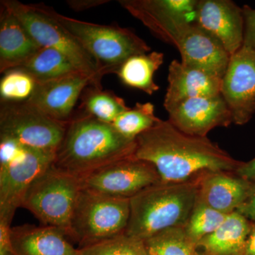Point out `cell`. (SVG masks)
Returning a JSON list of instances; mask_svg holds the SVG:
<instances>
[{
    "mask_svg": "<svg viewBox=\"0 0 255 255\" xmlns=\"http://www.w3.org/2000/svg\"><path fill=\"white\" fill-rule=\"evenodd\" d=\"M160 120L155 116L154 105L146 102L136 103L133 108L120 114L112 124L121 135L134 141L139 135Z\"/></svg>",
    "mask_w": 255,
    "mask_h": 255,
    "instance_id": "cell-26",
    "label": "cell"
},
{
    "mask_svg": "<svg viewBox=\"0 0 255 255\" xmlns=\"http://www.w3.org/2000/svg\"><path fill=\"white\" fill-rule=\"evenodd\" d=\"M52 13L93 58L102 78L117 73L130 57L150 52L146 42L129 28L80 21L53 9Z\"/></svg>",
    "mask_w": 255,
    "mask_h": 255,
    "instance_id": "cell-4",
    "label": "cell"
},
{
    "mask_svg": "<svg viewBox=\"0 0 255 255\" xmlns=\"http://www.w3.org/2000/svg\"><path fill=\"white\" fill-rule=\"evenodd\" d=\"M228 215L211 209L204 203L196 201L184 231L194 243L214 232L226 221Z\"/></svg>",
    "mask_w": 255,
    "mask_h": 255,
    "instance_id": "cell-27",
    "label": "cell"
},
{
    "mask_svg": "<svg viewBox=\"0 0 255 255\" xmlns=\"http://www.w3.org/2000/svg\"><path fill=\"white\" fill-rule=\"evenodd\" d=\"M163 63L162 53L152 51L135 55L128 58L115 74L127 86L152 95L159 89L154 75Z\"/></svg>",
    "mask_w": 255,
    "mask_h": 255,
    "instance_id": "cell-22",
    "label": "cell"
},
{
    "mask_svg": "<svg viewBox=\"0 0 255 255\" xmlns=\"http://www.w3.org/2000/svg\"><path fill=\"white\" fill-rule=\"evenodd\" d=\"M221 95L232 114L233 123H248L255 112V50L243 46L231 55L222 79Z\"/></svg>",
    "mask_w": 255,
    "mask_h": 255,
    "instance_id": "cell-12",
    "label": "cell"
},
{
    "mask_svg": "<svg viewBox=\"0 0 255 255\" xmlns=\"http://www.w3.org/2000/svg\"><path fill=\"white\" fill-rule=\"evenodd\" d=\"M82 189L130 199L146 188L161 182L155 167L134 155L119 159L80 179Z\"/></svg>",
    "mask_w": 255,
    "mask_h": 255,
    "instance_id": "cell-10",
    "label": "cell"
},
{
    "mask_svg": "<svg viewBox=\"0 0 255 255\" xmlns=\"http://www.w3.org/2000/svg\"><path fill=\"white\" fill-rule=\"evenodd\" d=\"M110 1L108 0H70L66 2L72 9L80 11L105 4Z\"/></svg>",
    "mask_w": 255,
    "mask_h": 255,
    "instance_id": "cell-33",
    "label": "cell"
},
{
    "mask_svg": "<svg viewBox=\"0 0 255 255\" xmlns=\"http://www.w3.org/2000/svg\"><path fill=\"white\" fill-rule=\"evenodd\" d=\"M55 155V152L26 148L11 162L0 165V218L12 221L26 191L53 164Z\"/></svg>",
    "mask_w": 255,
    "mask_h": 255,
    "instance_id": "cell-11",
    "label": "cell"
},
{
    "mask_svg": "<svg viewBox=\"0 0 255 255\" xmlns=\"http://www.w3.org/2000/svg\"><path fill=\"white\" fill-rule=\"evenodd\" d=\"M82 189L80 179L52 164L32 183L21 207L34 215L42 224L59 228L68 237L70 219Z\"/></svg>",
    "mask_w": 255,
    "mask_h": 255,
    "instance_id": "cell-6",
    "label": "cell"
},
{
    "mask_svg": "<svg viewBox=\"0 0 255 255\" xmlns=\"http://www.w3.org/2000/svg\"><path fill=\"white\" fill-rule=\"evenodd\" d=\"M36 85V80L29 74L18 69L8 70L0 81L1 102H27Z\"/></svg>",
    "mask_w": 255,
    "mask_h": 255,
    "instance_id": "cell-28",
    "label": "cell"
},
{
    "mask_svg": "<svg viewBox=\"0 0 255 255\" xmlns=\"http://www.w3.org/2000/svg\"><path fill=\"white\" fill-rule=\"evenodd\" d=\"M41 48L17 17L1 4L0 73L21 66Z\"/></svg>",
    "mask_w": 255,
    "mask_h": 255,
    "instance_id": "cell-19",
    "label": "cell"
},
{
    "mask_svg": "<svg viewBox=\"0 0 255 255\" xmlns=\"http://www.w3.org/2000/svg\"><path fill=\"white\" fill-rule=\"evenodd\" d=\"M253 184L235 172H210L199 180L197 200L222 214L230 215L248 199Z\"/></svg>",
    "mask_w": 255,
    "mask_h": 255,
    "instance_id": "cell-17",
    "label": "cell"
},
{
    "mask_svg": "<svg viewBox=\"0 0 255 255\" xmlns=\"http://www.w3.org/2000/svg\"><path fill=\"white\" fill-rule=\"evenodd\" d=\"M1 4L14 14L41 47L52 48L65 55L74 66L101 82L102 78L93 58L53 16L52 9L43 5L26 4L16 0Z\"/></svg>",
    "mask_w": 255,
    "mask_h": 255,
    "instance_id": "cell-7",
    "label": "cell"
},
{
    "mask_svg": "<svg viewBox=\"0 0 255 255\" xmlns=\"http://www.w3.org/2000/svg\"><path fill=\"white\" fill-rule=\"evenodd\" d=\"M243 255H255V223H253L251 233L247 239Z\"/></svg>",
    "mask_w": 255,
    "mask_h": 255,
    "instance_id": "cell-35",
    "label": "cell"
},
{
    "mask_svg": "<svg viewBox=\"0 0 255 255\" xmlns=\"http://www.w3.org/2000/svg\"><path fill=\"white\" fill-rule=\"evenodd\" d=\"M253 223L237 212L196 243L197 255H243Z\"/></svg>",
    "mask_w": 255,
    "mask_h": 255,
    "instance_id": "cell-21",
    "label": "cell"
},
{
    "mask_svg": "<svg viewBox=\"0 0 255 255\" xmlns=\"http://www.w3.org/2000/svg\"><path fill=\"white\" fill-rule=\"evenodd\" d=\"M11 221L0 218V255H16L11 243Z\"/></svg>",
    "mask_w": 255,
    "mask_h": 255,
    "instance_id": "cell-31",
    "label": "cell"
},
{
    "mask_svg": "<svg viewBox=\"0 0 255 255\" xmlns=\"http://www.w3.org/2000/svg\"><path fill=\"white\" fill-rule=\"evenodd\" d=\"M235 172L243 179L255 183V158L249 162H243Z\"/></svg>",
    "mask_w": 255,
    "mask_h": 255,
    "instance_id": "cell-34",
    "label": "cell"
},
{
    "mask_svg": "<svg viewBox=\"0 0 255 255\" xmlns=\"http://www.w3.org/2000/svg\"><path fill=\"white\" fill-rule=\"evenodd\" d=\"M133 155L152 164L164 183L197 182L210 172H236L243 163L208 137L183 132L168 120L137 137Z\"/></svg>",
    "mask_w": 255,
    "mask_h": 255,
    "instance_id": "cell-1",
    "label": "cell"
},
{
    "mask_svg": "<svg viewBox=\"0 0 255 255\" xmlns=\"http://www.w3.org/2000/svg\"><path fill=\"white\" fill-rule=\"evenodd\" d=\"M68 124L50 118L28 102H1L0 139L26 148L55 153Z\"/></svg>",
    "mask_w": 255,
    "mask_h": 255,
    "instance_id": "cell-8",
    "label": "cell"
},
{
    "mask_svg": "<svg viewBox=\"0 0 255 255\" xmlns=\"http://www.w3.org/2000/svg\"><path fill=\"white\" fill-rule=\"evenodd\" d=\"M167 80L168 86L164 100L167 112L183 101L221 94V79L187 66L177 60H172L169 65Z\"/></svg>",
    "mask_w": 255,
    "mask_h": 255,
    "instance_id": "cell-18",
    "label": "cell"
},
{
    "mask_svg": "<svg viewBox=\"0 0 255 255\" xmlns=\"http://www.w3.org/2000/svg\"><path fill=\"white\" fill-rule=\"evenodd\" d=\"M14 69L29 74L36 82L49 81L80 72L59 51L41 47L30 59Z\"/></svg>",
    "mask_w": 255,
    "mask_h": 255,
    "instance_id": "cell-23",
    "label": "cell"
},
{
    "mask_svg": "<svg viewBox=\"0 0 255 255\" xmlns=\"http://www.w3.org/2000/svg\"><path fill=\"white\" fill-rule=\"evenodd\" d=\"M196 24L212 35L233 55L243 46V8L231 0H199Z\"/></svg>",
    "mask_w": 255,
    "mask_h": 255,
    "instance_id": "cell-15",
    "label": "cell"
},
{
    "mask_svg": "<svg viewBox=\"0 0 255 255\" xmlns=\"http://www.w3.org/2000/svg\"><path fill=\"white\" fill-rule=\"evenodd\" d=\"M130 217V199L82 189L70 219L68 237L79 248L125 233Z\"/></svg>",
    "mask_w": 255,
    "mask_h": 255,
    "instance_id": "cell-5",
    "label": "cell"
},
{
    "mask_svg": "<svg viewBox=\"0 0 255 255\" xmlns=\"http://www.w3.org/2000/svg\"><path fill=\"white\" fill-rule=\"evenodd\" d=\"M197 182H159L130 199L125 234L140 241L172 228H184L197 201Z\"/></svg>",
    "mask_w": 255,
    "mask_h": 255,
    "instance_id": "cell-3",
    "label": "cell"
},
{
    "mask_svg": "<svg viewBox=\"0 0 255 255\" xmlns=\"http://www.w3.org/2000/svg\"><path fill=\"white\" fill-rule=\"evenodd\" d=\"M90 85L102 86L91 75L76 72L62 78L36 82L34 92L27 101L50 118L68 123L77 102Z\"/></svg>",
    "mask_w": 255,
    "mask_h": 255,
    "instance_id": "cell-13",
    "label": "cell"
},
{
    "mask_svg": "<svg viewBox=\"0 0 255 255\" xmlns=\"http://www.w3.org/2000/svg\"><path fill=\"white\" fill-rule=\"evenodd\" d=\"M78 255H145L144 241L127 236L125 233L78 248Z\"/></svg>",
    "mask_w": 255,
    "mask_h": 255,
    "instance_id": "cell-29",
    "label": "cell"
},
{
    "mask_svg": "<svg viewBox=\"0 0 255 255\" xmlns=\"http://www.w3.org/2000/svg\"><path fill=\"white\" fill-rule=\"evenodd\" d=\"M11 240L16 255H78L59 228L23 225L11 228Z\"/></svg>",
    "mask_w": 255,
    "mask_h": 255,
    "instance_id": "cell-20",
    "label": "cell"
},
{
    "mask_svg": "<svg viewBox=\"0 0 255 255\" xmlns=\"http://www.w3.org/2000/svg\"><path fill=\"white\" fill-rule=\"evenodd\" d=\"M135 140H128L113 127L84 113L67 125L53 166L82 179L105 166L134 155Z\"/></svg>",
    "mask_w": 255,
    "mask_h": 255,
    "instance_id": "cell-2",
    "label": "cell"
},
{
    "mask_svg": "<svg viewBox=\"0 0 255 255\" xmlns=\"http://www.w3.org/2000/svg\"><path fill=\"white\" fill-rule=\"evenodd\" d=\"M121 6L164 43L177 46L196 23L199 0H120Z\"/></svg>",
    "mask_w": 255,
    "mask_h": 255,
    "instance_id": "cell-9",
    "label": "cell"
},
{
    "mask_svg": "<svg viewBox=\"0 0 255 255\" xmlns=\"http://www.w3.org/2000/svg\"><path fill=\"white\" fill-rule=\"evenodd\" d=\"M243 12L245 22L243 46L255 51V9L245 5Z\"/></svg>",
    "mask_w": 255,
    "mask_h": 255,
    "instance_id": "cell-30",
    "label": "cell"
},
{
    "mask_svg": "<svg viewBox=\"0 0 255 255\" xmlns=\"http://www.w3.org/2000/svg\"><path fill=\"white\" fill-rule=\"evenodd\" d=\"M167 113L174 127L194 136L207 137L213 129L233 123L232 114L221 94L183 101Z\"/></svg>",
    "mask_w": 255,
    "mask_h": 255,
    "instance_id": "cell-14",
    "label": "cell"
},
{
    "mask_svg": "<svg viewBox=\"0 0 255 255\" xmlns=\"http://www.w3.org/2000/svg\"><path fill=\"white\" fill-rule=\"evenodd\" d=\"M145 255H197L196 243L184 228H172L144 241Z\"/></svg>",
    "mask_w": 255,
    "mask_h": 255,
    "instance_id": "cell-25",
    "label": "cell"
},
{
    "mask_svg": "<svg viewBox=\"0 0 255 255\" xmlns=\"http://www.w3.org/2000/svg\"><path fill=\"white\" fill-rule=\"evenodd\" d=\"M175 47L184 65L222 80L231 56L215 37L196 23L186 30Z\"/></svg>",
    "mask_w": 255,
    "mask_h": 255,
    "instance_id": "cell-16",
    "label": "cell"
},
{
    "mask_svg": "<svg viewBox=\"0 0 255 255\" xmlns=\"http://www.w3.org/2000/svg\"><path fill=\"white\" fill-rule=\"evenodd\" d=\"M82 107L84 113L112 124L120 114L128 110L125 101L113 92L102 90V86L90 85L84 90Z\"/></svg>",
    "mask_w": 255,
    "mask_h": 255,
    "instance_id": "cell-24",
    "label": "cell"
},
{
    "mask_svg": "<svg viewBox=\"0 0 255 255\" xmlns=\"http://www.w3.org/2000/svg\"><path fill=\"white\" fill-rule=\"evenodd\" d=\"M236 212L244 216L248 221L255 223V183L253 184L251 194Z\"/></svg>",
    "mask_w": 255,
    "mask_h": 255,
    "instance_id": "cell-32",
    "label": "cell"
}]
</instances>
